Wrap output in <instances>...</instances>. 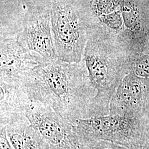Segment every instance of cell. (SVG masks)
<instances>
[{"instance_id":"cell-9","label":"cell","mask_w":149,"mask_h":149,"mask_svg":"<svg viewBox=\"0 0 149 149\" xmlns=\"http://www.w3.org/2000/svg\"><path fill=\"white\" fill-rule=\"evenodd\" d=\"M0 126L6 127L26 117L32 100L23 86L0 82Z\"/></svg>"},{"instance_id":"cell-14","label":"cell","mask_w":149,"mask_h":149,"mask_svg":"<svg viewBox=\"0 0 149 149\" xmlns=\"http://www.w3.org/2000/svg\"><path fill=\"white\" fill-rule=\"evenodd\" d=\"M145 84L146 87V96L141 120L144 126L146 135L149 140V78L145 79Z\"/></svg>"},{"instance_id":"cell-7","label":"cell","mask_w":149,"mask_h":149,"mask_svg":"<svg viewBox=\"0 0 149 149\" xmlns=\"http://www.w3.org/2000/svg\"><path fill=\"white\" fill-rule=\"evenodd\" d=\"M0 82L23 86L33 70L41 64L16 39H0Z\"/></svg>"},{"instance_id":"cell-10","label":"cell","mask_w":149,"mask_h":149,"mask_svg":"<svg viewBox=\"0 0 149 149\" xmlns=\"http://www.w3.org/2000/svg\"><path fill=\"white\" fill-rule=\"evenodd\" d=\"M7 137L14 149H52L47 141L27 118L6 127Z\"/></svg>"},{"instance_id":"cell-11","label":"cell","mask_w":149,"mask_h":149,"mask_svg":"<svg viewBox=\"0 0 149 149\" xmlns=\"http://www.w3.org/2000/svg\"><path fill=\"white\" fill-rule=\"evenodd\" d=\"M98 24L103 28L115 36H118L123 31L124 23L119 10L96 18Z\"/></svg>"},{"instance_id":"cell-8","label":"cell","mask_w":149,"mask_h":149,"mask_svg":"<svg viewBox=\"0 0 149 149\" xmlns=\"http://www.w3.org/2000/svg\"><path fill=\"white\" fill-rule=\"evenodd\" d=\"M146 96L145 79L139 77L130 70L112 96L109 114L141 120Z\"/></svg>"},{"instance_id":"cell-12","label":"cell","mask_w":149,"mask_h":149,"mask_svg":"<svg viewBox=\"0 0 149 149\" xmlns=\"http://www.w3.org/2000/svg\"><path fill=\"white\" fill-rule=\"evenodd\" d=\"M122 0H89L91 11L97 18L118 11L120 8Z\"/></svg>"},{"instance_id":"cell-13","label":"cell","mask_w":149,"mask_h":149,"mask_svg":"<svg viewBox=\"0 0 149 149\" xmlns=\"http://www.w3.org/2000/svg\"><path fill=\"white\" fill-rule=\"evenodd\" d=\"M84 149H132L112 142L97 140L81 142Z\"/></svg>"},{"instance_id":"cell-3","label":"cell","mask_w":149,"mask_h":149,"mask_svg":"<svg viewBox=\"0 0 149 149\" xmlns=\"http://www.w3.org/2000/svg\"><path fill=\"white\" fill-rule=\"evenodd\" d=\"M97 23L89 0H52V32L58 58L69 63L82 61Z\"/></svg>"},{"instance_id":"cell-6","label":"cell","mask_w":149,"mask_h":149,"mask_svg":"<svg viewBox=\"0 0 149 149\" xmlns=\"http://www.w3.org/2000/svg\"><path fill=\"white\" fill-rule=\"evenodd\" d=\"M26 117L51 149H84L74 123L65 120L50 107L32 100Z\"/></svg>"},{"instance_id":"cell-2","label":"cell","mask_w":149,"mask_h":149,"mask_svg":"<svg viewBox=\"0 0 149 149\" xmlns=\"http://www.w3.org/2000/svg\"><path fill=\"white\" fill-rule=\"evenodd\" d=\"M103 31L99 25L92 29L83 58L91 84L97 92L95 117L109 114L112 96L131 70L128 52L115 35Z\"/></svg>"},{"instance_id":"cell-1","label":"cell","mask_w":149,"mask_h":149,"mask_svg":"<svg viewBox=\"0 0 149 149\" xmlns=\"http://www.w3.org/2000/svg\"><path fill=\"white\" fill-rule=\"evenodd\" d=\"M23 87L32 100L50 107L70 122L95 117L97 92L84 60L69 63L56 58L41 63Z\"/></svg>"},{"instance_id":"cell-15","label":"cell","mask_w":149,"mask_h":149,"mask_svg":"<svg viewBox=\"0 0 149 149\" xmlns=\"http://www.w3.org/2000/svg\"><path fill=\"white\" fill-rule=\"evenodd\" d=\"M0 149H14L7 137L6 128L0 126Z\"/></svg>"},{"instance_id":"cell-16","label":"cell","mask_w":149,"mask_h":149,"mask_svg":"<svg viewBox=\"0 0 149 149\" xmlns=\"http://www.w3.org/2000/svg\"><path fill=\"white\" fill-rule=\"evenodd\" d=\"M139 149H149V140L147 141L144 145Z\"/></svg>"},{"instance_id":"cell-4","label":"cell","mask_w":149,"mask_h":149,"mask_svg":"<svg viewBox=\"0 0 149 149\" xmlns=\"http://www.w3.org/2000/svg\"><path fill=\"white\" fill-rule=\"evenodd\" d=\"M74 126L81 142L103 140L139 149L149 140L140 119L120 115L81 119Z\"/></svg>"},{"instance_id":"cell-5","label":"cell","mask_w":149,"mask_h":149,"mask_svg":"<svg viewBox=\"0 0 149 149\" xmlns=\"http://www.w3.org/2000/svg\"><path fill=\"white\" fill-rule=\"evenodd\" d=\"M23 1L25 13L17 41L41 63L58 58L52 32V0Z\"/></svg>"}]
</instances>
